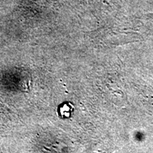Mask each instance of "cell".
<instances>
[{
    "label": "cell",
    "mask_w": 153,
    "mask_h": 153,
    "mask_svg": "<svg viewBox=\"0 0 153 153\" xmlns=\"http://www.w3.org/2000/svg\"><path fill=\"white\" fill-rule=\"evenodd\" d=\"M73 111V106L71 104L68 103V104H64L62 106H60L59 108V112L61 115L62 117L64 118H68L70 117V115Z\"/></svg>",
    "instance_id": "obj_1"
}]
</instances>
